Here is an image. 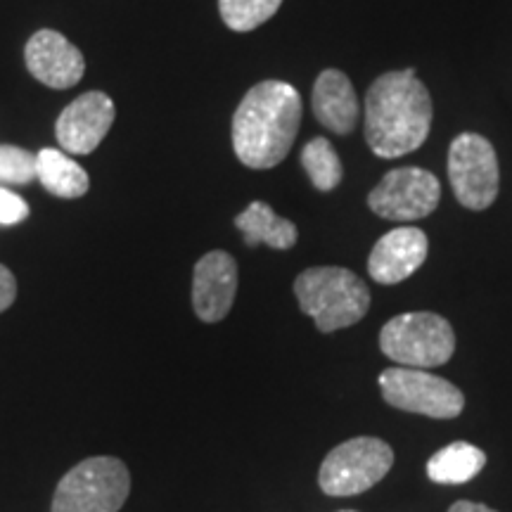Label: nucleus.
<instances>
[{
    "instance_id": "obj_1",
    "label": "nucleus",
    "mask_w": 512,
    "mask_h": 512,
    "mask_svg": "<svg viewBox=\"0 0 512 512\" xmlns=\"http://www.w3.org/2000/svg\"><path fill=\"white\" fill-rule=\"evenodd\" d=\"M302 126V98L287 81H261L233 117V150L247 169H273L290 155Z\"/></svg>"
},
{
    "instance_id": "obj_2",
    "label": "nucleus",
    "mask_w": 512,
    "mask_h": 512,
    "mask_svg": "<svg viewBox=\"0 0 512 512\" xmlns=\"http://www.w3.org/2000/svg\"><path fill=\"white\" fill-rule=\"evenodd\" d=\"M432 114V98L415 69L382 74L366 95V143L382 159L408 155L430 136Z\"/></svg>"
},
{
    "instance_id": "obj_3",
    "label": "nucleus",
    "mask_w": 512,
    "mask_h": 512,
    "mask_svg": "<svg viewBox=\"0 0 512 512\" xmlns=\"http://www.w3.org/2000/svg\"><path fill=\"white\" fill-rule=\"evenodd\" d=\"M294 294L299 309L316 320L320 332L351 328L370 309V292L366 283L339 266L309 268L294 280Z\"/></svg>"
},
{
    "instance_id": "obj_4",
    "label": "nucleus",
    "mask_w": 512,
    "mask_h": 512,
    "mask_svg": "<svg viewBox=\"0 0 512 512\" xmlns=\"http://www.w3.org/2000/svg\"><path fill=\"white\" fill-rule=\"evenodd\" d=\"M380 349L403 368L430 370L453 356L456 335L451 323L437 313H401L382 328Z\"/></svg>"
},
{
    "instance_id": "obj_5",
    "label": "nucleus",
    "mask_w": 512,
    "mask_h": 512,
    "mask_svg": "<svg viewBox=\"0 0 512 512\" xmlns=\"http://www.w3.org/2000/svg\"><path fill=\"white\" fill-rule=\"evenodd\" d=\"M131 494V475L119 458H86L57 484L53 512H119Z\"/></svg>"
},
{
    "instance_id": "obj_6",
    "label": "nucleus",
    "mask_w": 512,
    "mask_h": 512,
    "mask_svg": "<svg viewBox=\"0 0 512 512\" xmlns=\"http://www.w3.org/2000/svg\"><path fill=\"white\" fill-rule=\"evenodd\" d=\"M392 465V446L375 437H356L332 448L320 465L318 484L328 496H356L382 482Z\"/></svg>"
},
{
    "instance_id": "obj_7",
    "label": "nucleus",
    "mask_w": 512,
    "mask_h": 512,
    "mask_svg": "<svg viewBox=\"0 0 512 512\" xmlns=\"http://www.w3.org/2000/svg\"><path fill=\"white\" fill-rule=\"evenodd\" d=\"M384 401L399 411L448 420L463 413L465 396L456 384L420 368H387L380 375Z\"/></svg>"
},
{
    "instance_id": "obj_8",
    "label": "nucleus",
    "mask_w": 512,
    "mask_h": 512,
    "mask_svg": "<svg viewBox=\"0 0 512 512\" xmlns=\"http://www.w3.org/2000/svg\"><path fill=\"white\" fill-rule=\"evenodd\" d=\"M448 181L465 209H489L501 183L494 145L479 133H460L448 150Z\"/></svg>"
},
{
    "instance_id": "obj_9",
    "label": "nucleus",
    "mask_w": 512,
    "mask_h": 512,
    "mask_svg": "<svg viewBox=\"0 0 512 512\" xmlns=\"http://www.w3.org/2000/svg\"><path fill=\"white\" fill-rule=\"evenodd\" d=\"M441 200L437 176L418 166H403L389 171L370 190L368 207L387 221H420L430 216Z\"/></svg>"
},
{
    "instance_id": "obj_10",
    "label": "nucleus",
    "mask_w": 512,
    "mask_h": 512,
    "mask_svg": "<svg viewBox=\"0 0 512 512\" xmlns=\"http://www.w3.org/2000/svg\"><path fill=\"white\" fill-rule=\"evenodd\" d=\"M117 117L114 100L102 91H88L64 107L55 124L57 143L69 155H91L105 140Z\"/></svg>"
},
{
    "instance_id": "obj_11",
    "label": "nucleus",
    "mask_w": 512,
    "mask_h": 512,
    "mask_svg": "<svg viewBox=\"0 0 512 512\" xmlns=\"http://www.w3.org/2000/svg\"><path fill=\"white\" fill-rule=\"evenodd\" d=\"M24 62L36 81L55 91L74 88L86 72L81 50L55 29H41L29 38L24 48Z\"/></svg>"
},
{
    "instance_id": "obj_12",
    "label": "nucleus",
    "mask_w": 512,
    "mask_h": 512,
    "mask_svg": "<svg viewBox=\"0 0 512 512\" xmlns=\"http://www.w3.org/2000/svg\"><path fill=\"white\" fill-rule=\"evenodd\" d=\"M238 292V264L228 252L204 254L192 275V306L204 323H219L233 309Z\"/></svg>"
},
{
    "instance_id": "obj_13",
    "label": "nucleus",
    "mask_w": 512,
    "mask_h": 512,
    "mask_svg": "<svg viewBox=\"0 0 512 512\" xmlns=\"http://www.w3.org/2000/svg\"><path fill=\"white\" fill-rule=\"evenodd\" d=\"M427 235L420 228H394L375 242L368 259V273L375 283L396 285L418 271L425 264Z\"/></svg>"
},
{
    "instance_id": "obj_14",
    "label": "nucleus",
    "mask_w": 512,
    "mask_h": 512,
    "mask_svg": "<svg viewBox=\"0 0 512 512\" xmlns=\"http://www.w3.org/2000/svg\"><path fill=\"white\" fill-rule=\"evenodd\" d=\"M313 114L318 124L337 136H349L358 124V98L349 76L339 69H325L313 83Z\"/></svg>"
},
{
    "instance_id": "obj_15",
    "label": "nucleus",
    "mask_w": 512,
    "mask_h": 512,
    "mask_svg": "<svg viewBox=\"0 0 512 512\" xmlns=\"http://www.w3.org/2000/svg\"><path fill=\"white\" fill-rule=\"evenodd\" d=\"M235 226L249 247L268 245L273 249H290L297 242L299 233L292 221L280 219L266 202H252L242 214L235 216Z\"/></svg>"
},
{
    "instance_id": "obj_16",
    "label": "nucleus",
    "mask_w": 512,
    "mask_h": 512,
    "mask_svg": "<svg viewBox=\"0 0 512 512\" xmlns=\"http://www.w3.org/2000/svg\"><path fill=\"white\" fill-rule=\"evenodd\" d=\"M38 164V181L50 195L62 197V200H76L83 197L91 188V178L86 169L76 164L64 150H53V147H43L36 155Z\"/></svg>"
},
{
    "instance_id": "obj_17",
    "label": "nucleus",
    "mask_w": 512,
    "mask_h": 512,
    "mask_svg": "<svg viewBox=\"0 0 512 512\" xmlns=\"http://www.w3.org/2000/svg\"><path fill=\"white\" fill-rule=\"evenodd\" d=\"M486 465V453L475 444L456 441L434 453L427 463V475L437 484H465L475 479Z\"/></svg>"
},
{
    "instance_id": "obj_18",
    "label": "nucleus",
    "mask_w": 512,
    "mask_h": 512,
    "mask_svg": "<svg viewBox=\"0 0 512 512\" xmlns=\"http://www.w3.org/2000/svg\"><path fill=\"white\" fill-rule=\"evenodd\" d=\"M302 166L306 174H309L313 188L320 192L335 190L342 183V162H339L335 147H332L328 138L318 136L304 145Z\"/></svg>"
},
{
    "instance_id": "obj_19",
    "label": "nucleus",
    "mask_w": 512,
    "mask_h": 512,
    "mask_svg": "<svg viewBox=\"0 0 512 512\" xmlns=\"http://www.w3.org/2000/svg\"><path fill=\"white\" fill-rule=\"evenodd\" d=\"M280 5L283 0H219V12L228 29L247 34L266 24Z\"/></svg>"
},
{
    "instance_id": "obj_20",
    "label": "nucleus",
    "mask_w": 512,
    "mask_h": 512,
    "mask_svg": "<svg viewBox=\"0 0 512 512\" xmlns=\"http://www.w3.org/2000/svg\"><path fill=\"white\" fill-rule=\"evenodd\" d=\"M38 178L34 152L17 145H0V183L27 185Z\"/></svg>"
},
{
    "instance_id": "obj_21",
    "label": "nucleus",
    "mask_w": 512,
    "mask_h": 512,
    "mask_svg": "<svg viewBox=\"0 0 512 512\" xmlns=\"http://www.w3.org/2000/svg\"><path fill=\"white\" fill-rule=\"evenodd\" d=\"M29 216V204L15 192L0 188V223L3 226H15Z\"/></svg>"
},
{
    "instance_id": "obj_22",
    "label": "nucleus",
    "mask_w": 512,
    "mask_h": 512,
    "mask_svg": "<svg viewBox=\"0 0 512 512\" xmlns=\"http://www.w3.org/2000/svg\"><path fill=\"white\" fill-rule=\"evenodd\" d=\"M17 299V280L8 266L0 264V313L8 311Z\"/></svg>"
},
{
    "instance_id": "obj_23",
    "label": "nucleus",
    "mask_w": 512,
    "mask_h": 512,
    "mask_svg": "<svg viewBox=\"0 0 512 512\" xmlns=\"http://www.w3.org/2000/svg\"><path fill=\"white\" fill-rule=\"evenodd\" d=\"M448 512H496V510L486 508V505H482V503L458 501V503H453V505H451V510H448Z\"/></svg>"
},
{
    "instance_id": "obj_24",
    "label": "nucleus",
    "mask_w": 512,
    "mask_h": 512,
    "mask_svg": "<svg viewBox=\"0 0 512 512\" xmlns=\"http://www.w3.org/2000/svg\"><path fill=\"white\" fill-rule=\"evenodd\" d=\"M342 512H354V510H342Z\"/></svg>"
}]
</instances>
